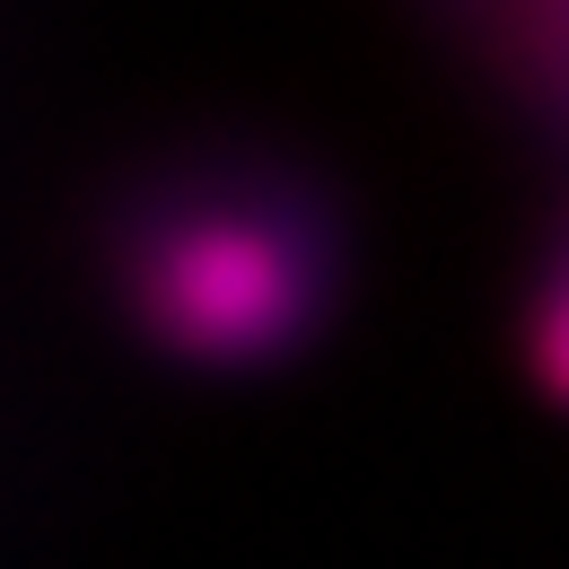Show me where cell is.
Wrapping results in <instances>:
<instances>
[{
  "label": "cell",
  "instance_id": "3957f363",
  "mask_svg": "<svg viewBox=\"0 0 569 569\" xmlns=\"http://www.w3.org/2000/svg\"><path fill=\"white\" fill-rule=\"evenodd\" d=\"M517 368L526 386L569 412V193H543L517 263Z\"/></svg>",
  "mask_w": 569,
  "mask_h": 569
},
{
  "label": "cell",
  "instance_id": "7a4b0ae2",
  "mask_svg": "<svg viewBox=\"0 0 569 569\" xmlns=\"http://www.w3.org/2000/svg\"><path fill=\"white\" fill-rule=\"evenodd\" d=\"M412 36L456 106L526 149L543 193H569V0H447Z\"/></svg>",
  "mask_w": 569,
  "mask_h": 569
},
{
  "label": "cell",
  "instance_id": "6da1fadb",
  "mask_svg": "<svg viewBox=\"0 0 569 569\" xmlns=\"http://www.w3.org/2000/svg\"><path fill=\"white\" fill-rule=\"evenodd\" d=\"M71 263L123 351L184 386H263L342 333L368 272L359 193L272 123H176L106 158Z\"/></svg>",
  "mask_w": 569,
  "mask_h": 569
}]
</instances>
